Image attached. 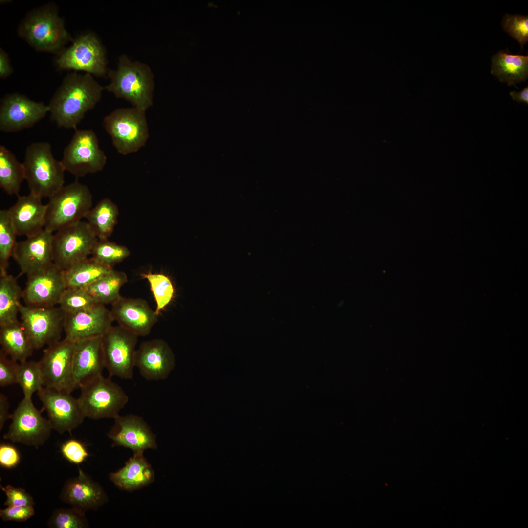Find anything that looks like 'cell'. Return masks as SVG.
Listing matches in <instances>:
<instances>
[{"instance_id":"6da1fadb","label":"cell","mask_w":528,"mask_h":528,"mask_svg":"<svg viewBox=\"0 0 528 528\" xmlns=\"http://www.w3.org/2000/svg\"><path fill=\"white\" fill-rule=\"evenodd\" d=\"M105 89L90 74H68L48 104L51 119L60 127L76 129Z\"/></svg>"},{"instance_id":"7a4b0ae2","label":"cell","mask_w":528,"mask_h":528,"mask_svg":"<svg viewBox=\"0 0 528 528\" xmlns=\"http://www.w3.org/2000/svg\"><path fill=\"white\" fill-rule=\"evenodd\" d=\"M107 76L110 82L105 89L116 98L146 111L152 106L154 76L148 65L132 61L122 54L118 58L117 68L110 69Z\"/></svg>"},{"instance_id":"3957f363","label":"cell","mask_w":528,"mask_h":528,"mask_svg":"<svg viewBox=\"0 0 528 528\" xmlns=\"http://www.w3.org/2000/svg\"><path fill=\"white\" fill-rule=\"evenodd\" d=\"M19 36L37 51L58 55L73 39L65 27L64 20L53 3L30 11L18 27Z\"/></svg>"},{"instance_id":"277c9868","label":"cell","mask_w":528,"mask_h":528,"mask_svg":"<svg viewBox=\"0 0 528 528\" xmlns=\"http://www.w3.org/2000/svg\"><path fill=\"white\" fill-rule=\"evenodd\" d=\"M22 164L30 193L42 198H49L64 186L65 169L61 161L54 157L49 143L28 146Z\"/></svg>"},{"instance_id":"5b68a950","label":"cell","mask_w":528,"mask_h":528,"mask_svg":"<svg viewBox=\"0 0 528 528\" xmlns=\"http://www.w3.org/2000/svg\"><path fill=\"white\" fill-rule=\"evenodd\" d=\"M49 198L44 229L52 233L81 221L92 208L93 202L88 187L78 180L64 185Z\"/></svg>"},{"instance_id":"8992f818","label":"cell","mask_w":528,"mask_h":528,"mask_svg":"<svg viewBox=\"0 0 528 528\" xmlns=\"http://www.w3.org/2000/svg\"><path fill=\"white\" fill-rule=\"evenodd\" d=\"M146 112L134 107L118 108L104 118L105 129L119 154L136 153L146 144L149 132Z\"/></svg>"},{"instance_id":"52a82bcc","label":"cell","mask_w":528,"mask_h":528,"mask_svg":"<svg viewBox=\"0 0 528 528\" xmlns=\"http://www.w3.org/2000/svg\"><path fill=\"white\" fill-rule=\"evenodd\" d=\"M78 400L86 418L98 420L119 415L129 401L122 388L102 375L80 388Z\"/></svg>"},{"instance_id":"ba28073f","label":"cell","mask_w":528,"mask_h":528,"mask_svg":"<svg viewBox=\"0 0 528 528\" xmlns=\"http://www.w3.org/2000/svg\"><path fill=\"white\" fill-rule=\"evenodd\" d=\"M55 65L59 70L81 71L96 77L108 75L106 53L103 45L93 33H83L58 55Z\"/></svg>"},{"instance_id":"9c48e42d","label":"cell","mask_w":528,"mask_h":528,"mask_svg":"<svg viewBox=\"0 0 528 528\" xmlns=\"http://www.w3.org/2000/svg\"><path fill=\"white\" fill-rule=\"evenodd\" d=\"M107 159L95 132L83 129L76 130L64 149L61 162L65 171L79 178L102 171Z\"/></svg>"},{"instance_id":"30bf717a","label":"cell","mask_w":528,"mask_h":528,"mask_svg":"<svg viewBox=\"0 0 528 528\" xmlns=\"http://www.w3.org/2000/svg\"><path fill=\"white\" fill-rule=\"evenodd\" d=\"M98 241L87 221H80L53 233V263L63 270L88 257Z\"/></svg>"},{"instance_id":"8fae6325","label":"cell","mask_w":528,"mask_h":528,"mask_svg":"<svg viewBox=\"0 0 528 528\" xmlns=\"http://www.w3.org/2000/svg\"><path fill=\"white\" fill-rule=\"evenodd\" d=\"M138 337L119 325L111 326L102 336L105 368L110 376L132 378Z\"/></svg>"},{"instance_id":"7c38bea8","label":"cell","mask_w":528,"mask_h":528,"mask_svg":"<svg viewBox=\"0 0 528 528\" xmlns=\"http://www.w3.org/2000/svg\"><path fill=\"white\" fill-rule=\"evenodd\" d=\"M12 422L5 439L38 448L49 439L52 428L40 411L32 402L31 398L24 397L11 414Z\"/></svg>"},{"instance_id":"4fadbf2b","label":"cell","mask_w":528,"mask_h":528,"mask_svg":"<svg viewBox=\"0 0 528 528\" xmlns=\"http://www.w3.org/2000/svg\"><path fill=\"white\" fill-rule=\"evenodd\" d=\"M75 344L65 338L44 350L43 357L38 361L44 386L70 393L77 388L73 376Z\"/></svg>"},{"instance_id":"5bb4252c","label":"cell","mask_w":528,"mask_h":528,"mask_svg":"<svg viewBox=\"0 0 528 528\" xmlns=\"http://www.w3.org/2000/svg\"><path fill=\"white\" fill-rule=\"evenodd\" d=\"M19 314L35 350L60 340L65 313L59 308L20 305Z\"/></svg>"},{"instance_id":"9a60e30c","label":"cell","mask_w":528,"mask_h":528,"mask_svg":"<svg viewBox=\"0 0 528 528\" xmlns=\"http://www.w3.org/2000/svg\"><path fill=\"white\" fill-rule=\"evenodd\" d=\"M37 395L52 429L60 434L70 433L86 418L78 399L70 393L43 386Z\"/></svg>"},{"instance_id":"2e32d148","label":"cell","mask_w":528,"mask_h":528,"mask_svg":"<svg viewBox=\"0 0 528 528\" xmlns=\"http://www.w3.org/2000/svg\"><path fill=\"white\" fill-rule=\"evenodd\" d=\"M49 112L48 105L18 93L5 95L0 104V130L16 132L30 128Z\"/></svg>"},{"instance_id":"e0dca14e","label":"cell","mask_w":528,"mask_h":528,"mask_svg":"<svg viewBox=\"0 0 528 528\" xmlns=\"http://www.w3.org/2000/svg\"><path fill=\"white\" fill-rule=\"evenodd\" d=\"M22 298L26 306L51 307L66 289L63 270L54 263L27 276Z\"/></svg>"},{"instance_id":"ac0fdd59","label":"cell","mask_w":528,"mask_h":528,"mask_svg":"<svg viewBox=\"0 0 528 528\" xmlns=\"http://www.w3.org/2000/svg\"><path fill=\"white\" fill-rule=\"evenodd\" d=\"M108 433L112 447L123 446L133 453H143L148 449H156V436L143 418L134 414L118 415Z\"/></svg>"},{"instance_id":"d6986e66","label":"cell","mask_w":528,"mask_h":528,"mask_svg":"<svg viewBox=\"0 0 528 528\" xmlns=\"http://www.w3.org/2000/svg\"><path fill=\"white\" fill-rule=\"evenodd\" d=\"M175 359L168 343L155 338L142 342L136 349L135 367L148 381L165 379L174 369Z\"/></svg>"},{"instance_id":"ffe728a7","label":"cell","mask_w":528,"mask_h":528,"mask_svg":"<svg viewBox=\"0 0 528 528\" xmlns=\"http://www.w3.org/2000/svg\"><path fill=\"white\" fill-rule=\"evenodd\" d=\"M53 233L44 229L35 235L16 242L12 257L20 268V275L27 276L54 263Z\"/></svg>"},{"instance_id":"44dd1931","label":"cell","mask_w":528,"mask_h":528,"mask_svg":"<svg viewBox=\"0 0 528 528\" xmlns=\"http://www.w3.org/2000/svg\"><path fill=\"white\" fill-rule=\"evenodd\" d=\"M110 311L113 321L138 337L150 333L159 316L144 299L122 296L111 304Z\"/></svg>"},{"instance_id":"7402d4cb","label":"cell","mask_w":528,"mask_h":528,"mask_svg":"<svg viewBox=\"0 0 528 528\" xmlns=\"http://www.w3.org/2000/svg\"><path fill=\"white\" fill-rule=\"evenodd\" d=\"M110 310L98 304L90 308L65 313L64 331L66 338L78 341L103 336L112 326Z\"/></svg>"},{"instance_id":"603a6c76","label":"cell","mask_w":528,"mask_h":528,"mask_svg":"<svg viewBox=\"0 0 528 528\" xmlns=\"http://www.w3.org/2000/svg\"><path fill=\"white\" fill-rule=\"evenodd\" d=\"M60 499L64 503L85 513L97 510L108 501L103 487L80 467L77 476L66 481Z\"/></svg>"},{"instance_id":"cb8c5ba5","label":"cell","mask_w":528,"mask_h":528,"mask_svg":"<svg viewBox=\"0 0 528 528\" xmlns=\"http://www.w3.org/2000/svg\"><path fill=\"white\" fill-rule=\"evenodd\" d=\"M102 336L76 342L73 359V376L77 388L102 375L105 364Z\"/></svg>"},{"instance_id":"d4e9b609","label":"cell","mask_w":528,"mask_h":528,"mask_svg":"<svg viewBox=\"0 0 528 528\" xmlns=\"http://www.w3.org/2000/svg\"><path fill=\"white\" fill-rule=\"evenodd\" d=\"M7 211L17 236L27 238L44 229L46 204L39 197L31 193L18 196L16 203Z\"/></svg>"},{"instance_id":"484cf974","label":"cell","mask_w":528,"mask_h":528,"mask_svg":"<svg viewBox=\"0 0 528 528\" xmlns=\"http://www.w3.org/2000/svg\"><path fill=\"white\" fill-rule=\"evenodd\" d=\"M110 480L118 488L132 491L148 485L154 480V472L143 453H134L125 465L109 475Z\"/></svg>"},{"instance_id":"4316f807","label":"cell","mask_w":528,"mask_h":528,"mask_svg":"<svg viewBox=\"0 0 528 528\" xmlns=\"http://www.w3.org/2000/svg\"><path fill=\"white\" fill-rule=\"evenodd\" d=\"M1 350L10 358L22 362L27 360L34 348L22 322L19 320L0 326Z\"/></svg>"},{"instance_id":"83f0119b","label":"cell","mask_w":528,"mask_h":528,"mask_svg":"<svg viewBox=\"0 0 528 528\" xmlns=\"http://www.w3.org/2000/svg\"><path fill=\"white\" fill-rule=\"evenodd\" d=\"M113 269L92 257H87L63 270L66 288L84 289Z\"/></svg>"},{"instance_id":"f1b7e54d","label":"cell","mask_w":528,"mask_h":528,"mask_svg":"<svg viewBox=\"0 0 528 528\" xmlns=\"http://www.w3.org/2000/svg\"><path fill=\"white\" fill-rule=\"evenodd\" d=\"M491 73L509 86L524 81L528 76V56L499 51L492 58Z\"/></svg>"},{"instance_id":"f546056e","label":"cell","mask_w":528,"mask_h":528,"mask_svg":"<svg viewBox=\"0 0 528 528\" xmlns=\"http://www.w3.org/2000/svg\"><path fill=\"white\" fill-rule=\"evenodd\" d=\"M118 215L117 205L106 198L91 208L85 218L98 240H106L114 231Z\"/></svg>"},{"instance_id":"4dcf8cb0","label":"cell","mask_w":528,"mask_h":528,"mask_svg":"<svg viewBox=\"0 0 528 528\" xmlns=\"http://www.w3.org/2000/svg\"><path fill=\"white\" fill-rule=\"evenodd\" d=\"M127 282L128 277L124 272L113 269L84 289L96 303L112 304L121 296L120 289Z\"/></svg>"},{"instance_id":"1f68e13d","label":"cell","mask_w":528,"mask_h":528,"mask_svg":"<svg viewBox=\"0 0 528 528\" xmlns=\"http://www.w3.org/2000/svg\"><path fill=\"white\" fill-rule=\"evenodd\" d=\"M17 279L7 273L0 275V326L18 320L22 290Z\"/></svg>"},{"instance_id":"d6a6232c","label":"cell","mask_w":528,"mask_h":528,"mask_svg":"<svg viewBox=\"0 0 528 528\" xmlns=\"http://www.w3.org/2000/svg\"><path fill=\"white\" fill-rule=\"evenodd\" d=\"M25 179L22 163L3 145L0 146V187L9 195H19Z\"/></svg>"},{"instance_id":"836d02e7","label":"cell","mask_w":528,"mask_h":528,"mask_svg":"<svg viewBox=\"0 0 528 528\" xmlns=\"http://www.w3.org/2000/svg\"><path fill=\"white\" fill-rule=\"evenodd\" d=\"M17 236L7 210L0 211V275L7 273Z\"/></svg>"},{"instance_id":"e575fe53","label":"cell","mask_w":528,"mask_h":528,"mask_svg":"<svg viewBox=\"0 0 528 528\" xmlns=\"http://www.w3.org/2000/svg\"><path fill=\"white\" fill-rule=\"evenodd\" d=\"M148 280L156 302L155 312L158 315L170 303L174 294V288L170 278L162 273H148L141 274Z\"/></svg>"},{"instance_id":"d590c367","label":"cell","mask_w":528,"mask_h":528,"mask_svg":"<svg viewBox=\"0 0 528 528\" xmlns=\"http://www.w3.org/2000/svg\"><path fill=\"white\" fill-rule=\"evenodd\" d=\"M17 384L20 386L25 398H31L35 392H38L44 386L38 362L26 360L20 362Z\"/></svg>"},{"instance_id":"8d00e7d4","label":"cell","mask_w":528,"mask_h":528,"mask_svg":"<svg viewBox=\"0 0 528 528\" xmlns=\"http://www.w3.org/2000/svg\"><path fill=\"white\" fill-rule=\"evenodd\" d=\"M130 254L127 247L106 239L98 240L91 254L99 262L113 267L128 258Z\"/></svg>"},{"instance_id":"74e56055","label":"cell","mask_w":528,"mask_h":528,"mask_svg":"<svg viewBox=\"0 0 528 528\" xmlns=\"http://www.w3.org/2000/svg\"><path fill=\"white\" fill-rule=\"evenodd\" d=\"M98 304L84 289L81 288H66L58 303L65 313L84 310Z\"/></svg>"},{"instance_id":"f35d334b","label":"cell","mask_w":528,"mask_h":528,"mask_svg":"<svg viewBox=\"0 0 528 528\" xmlns=\"http://www.w3.org/2000/svg\"><path fill=\"white\" fill-rule=\"evenodd\" d=\"M85 512L71 507L58 508L52 513L47 525L52 528H86L89 527Z\"/></svg>"},{"instance_id":"ab89813d","label":"cell","mask_w":528,"mask_h":528,"mask_svg":"<svg viewBox=\"0 0 528 528\" xmlns=\"http://www.w3.org/2000/svg\"><path fill=\"white\" fill-rule=\"evenodd\" d=\"M504 30L516 39L522 49L528 41V17L519 14H506L502 19Z\"/></svg>"},{"instance_id":"60d3db41","label":"cell","mask_w":528,"mask_h":528,"mask_svg":"<svg viewBox=\"0 0 528 528\" xmlns=\"http://www.w3.org/2000/svg\"><path fill=\"white\" fill-rule=\"evenodd\" d=\"M0 350V386H7L17 384V377L20 364L11 358Z\"/></svg>"},{"instance_id":"b9f144b4","label":"cell","mask_w":528,"mask_h":528,"mask_svg":"<svg viewBox=\"0 0 528 528\" xmlns=\"http://www.w3.org/2000/svg\"><path fill=\"white\" fill-rule=\"evenodd\" d=\"M60 449L64 457L73 464H81L88 456V453L84 444L74 439L65 441L62 444Z\"/></svg>"},{"instance_id":"7bdbcfd3","label":"cell","mask_w":528,"mask_h":528,"mask_svg":"<svg viewBox=\"0 0 528 528\" xmlns=\"http://www.w3.org/2000/svg\"><path fill=\"white\" fill-rule=\"evenodd\" d=\"M5 493L6 500L4 505L11 506H34L35 501L32 496L25 489L16 488L11 485L1 487Z\"/></svg>"},{"instance_id":"ee69618b","label":"cell","mask_w":528,"mask_h":528,"mask_svg":"<svg viewBox=\"0 0 528 528\" xmlns=\"http://www.w3.org/2000/svg\"><path fill=\"white\" fill-rule=\"evenodd\" d=\"M34 514L33 506H11L0 510V517L3 521L22 522Z\"/></svg>"},{"instance_id":"f6af8a7d","label":"cell","mask_w":528,"mask_h":528,"mask_svg":"<svg viewBox=\"0 0 528 528\" xmlns=\"http://www.w3.org/2000/svg\"><path fill=\"white\" fill-rule=\"evenodd\" d=\"M20 460V453L16 447L7 443L0 444V465L1 466L8 469L14 468L18 464Z\"/></svg>"},{"instance_id":"bcb514c9","label":"cell","mask_w":528,"mask_h":528,"mask_svg":"<svg viewBox=\"0 0 528 528\" xmlns=\"http://www.w3.org/2000/svg\"><path fill=\"white\" fill-rule=\"evenodd\" d=\"M13 71L7 53L2 48L0 49V77L6 78Z\"/></svg>"},{"instance_id":"7dc6e473","label":"cell","mask_w":528,"mask_h":528,"mask_svg":"<svg viewBox=\"0 0 528 528\" xmlns=\"http://www.w3.org/2000/svg\"><path fill=\"white\" fill-rule=\"evenodd\" d=\"M9 403L6 396L3 393L0 394V430L5 422L11 419V414L9 412Z\"/></svg>"},{"instance_id":"c3c4849f","label":"cell","mask_w":528,"mask_h":528,"mask_svg":"<svg viewBox=\"0 0 528 528\" xmlns=\"http://www.w3.org/2000/svg\"><path fill=\"white\" fill-rule=\"evenodd\" d=\"M512 99L518 102H524L528 104V87H525L520 92L511 91L509 93Z\"/></svg>"}]
</instances>
